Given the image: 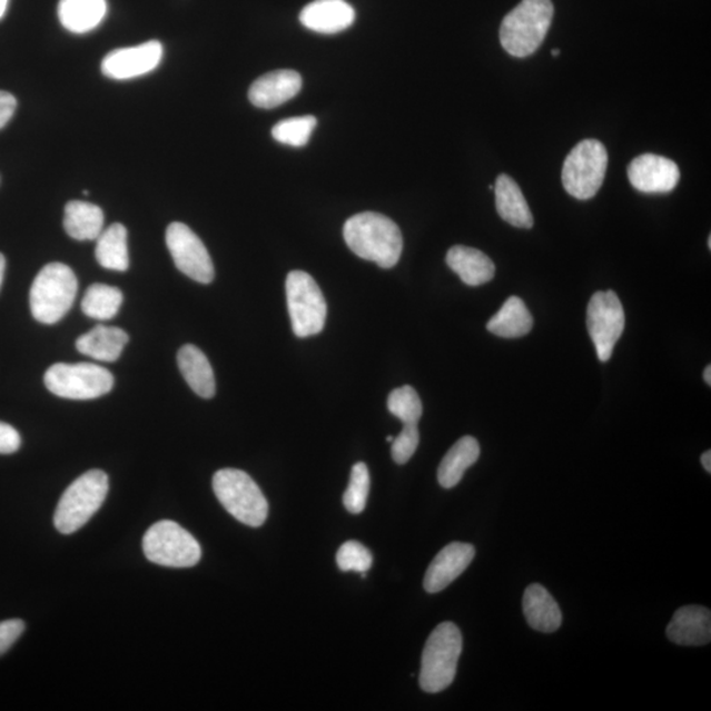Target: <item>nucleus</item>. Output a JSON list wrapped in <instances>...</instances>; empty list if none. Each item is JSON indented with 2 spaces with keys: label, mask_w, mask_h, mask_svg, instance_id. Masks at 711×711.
Instances as JSON below:
<instances>
[{
  "label": "nucleus",
  "mask_w": 711,
  "mask_h": 711,
  "mask_svg": "<svg viewBox=\"0 0 711 711\" xmlns=\"http://www.w3.org/2000/svg\"><path fill=\"white\" fill-rule=\"evenodd\" d=\"M387 408L404 425H418L423 415L419 394L412 386H402L391 393Z\"/></svg>",
  "instance_id": "obj_30"
},
{
  "label": "nucleus",
  "mask_w": 711,
  "mask_h": 711,
  "mask_svg": "<svg viewBox=\"0 0 711 711\" xmlns=\"http://www.w3.org/2000/svg\"><path fill=\"white\" fill-rule=\"evenodd\" d=\"M371 477L368 466L364 463L354 465L350 472L349 485L344 493L343 504L350 514L364 512L366 501H368Z\"/></svg>",
  "instance_id": "obj_32"
},
{
  "label": "nucleus",
  "mask_w": 711,
  "mask_h": 711,
  "mask_svg": "<svg viewBox=\"0 0 711 711\" xmlns=\"http://www.w3.org/2000/svg\"><path fill=\"white\" fill-rule=\"evenodd\" d=\"M474 555L476 550L472 544L454 542L445 545L428 566L423 581L425 591L431 594L444 591L468 569Z\"/></svg>",
  "instance_id": "obj_15"
},
{
  "label": "nucleus",
  "mask_w": 711,
  "mask_h": 711,
  "mask_svg": "<svg viewBox=\"0 0 711 711\" xmlns=\"http://www.w3.org/2000/svg\"><path fill=\"white\" fill-rule=\"evenodd\" d=\"M356 12L346 0H315L302 10L299 20L307 30L334 34L355 23Z\"/></svg>",
  "instance_id": "obj_17"
},
{
  "label": "nucleus",
  "mask_w": 711,
  "mask_h": 711,
  "mask_svg": "<svg viewBox=\"0 0 711 711\" xmlns=\"http://www.w3.org/2000/svg\"><path fill=\"white\" fill-rule=\"evenodd\" d=\"M128 342L129 336L125 329L99 325L79 336L76 347L79 354L99 362L113 363L118 361Z\"/></svg>",
  "instance_id": "obj_22"
},
{
  "label": "nucleus",
  "mask_w": 711,
  "mask_h": 711,
  "mask_svg": "<svg viewBox=\"0 0 711 711\" xmlns=\"http://www.w3.org/2000/svg\"><path fill=\"white\" fill-rule=\"evenodd\" d=\"M78 279L68 265L50 263L36 276L30 293L33 318L42 325H55L73 306Z\"/></svg>",
  "instance_id": "obj_4"
},
{
  "label": "nucleus",
  "mask_w": 711,
  "mask_h": 711,
  "mask_svg": "<svg viewBox=\"0 0 711 711\" xmlns=\"http://www.w3.org/2000/svg\"><path fill=\"white\" fill-rule=\"evenodd\" d=\"M17 98L10 95V92L0 90V129H2L17 110Z\"/></svg>",
  "instance_id": "obj_37"
},
{
  "label": "nucleus",
  "mask_w": 711,
  "mask_h": 711,
  "mask_svg": "<svg viewBox=\"0 0 711 711\" xmlns=\"http://www.w3.org/2000/svg\"><path fill=\"white\" fill-rule=\"evenodd\" d=\"M164 47L157 40L136 47L115 49L105 57L102 73L117 81L146 76L160 65Z\"/></svg>",
  "instance_id": "obj_13"
},
{
  "label": "nucleus",
  "mask_w": 711,
  "mask_h": 711,
  "mask_svg": "<svg viewBox=\"0 0 711 711\" xmlns=\"http://www.w3.org/2000/svg\"><path fill=\"white\" fill-rule=\"evenodd\" d=\"M109 476L92 470L78 477L62 494L55 513V526L63 535L76 533L95 515L109 493Z\"/></svg>",
  "instance_id": "obj_5"
},
{
  "label": "nucleus",
  "mask_w": 711,
  "mask_h": 711,
  "mask_svg": "<svg viewBox=\"0 0 711 711\" xmlns=\"http://www.w3.org/2000/svg\"><path fill=\"white\" fill-rule=\"evenodd\" d=\"M286 299L296 336L308 337L323 332L327 304L320 287L308 273L293 270L287 275Z\"/></svg>",
  "instance_id": "obj_8"
},
{
  "label": "nucleus",
  "mask_w": 711,
  "mask_h": 711,
  "mask_svg": "<svg viewBox=\"0 0 711 711\" xmlns=\"http://www.w3.org/2000/svg\"><path fill=\"white\" fill-rule=\"evenodd\" d=\"M632 188L645 194H666L677 189L680 181L678 164L670 158L645 154L629 165Z\"/></svg>",
  "instance_id": "obj_14"
},
{
  "label": "nucleus",
  "mask_w": 711,
  "mask_h": 711,
  "mask_svg": "<svg viewBox=\"0 0 711 711\" xmlns=\"http://www.w3.org/2000/svg\"><path fill=\"white\" fill-rule=\"evenodd\" d=\"M121 304H124V293L118 287L92 284L85 293L81 307L89 318L110 320L117 316Z\"/></svg>",
  "instance_id": "obj_29"
},
{
  "label": "nucleus",
  "mask_w": 711,
  "mask_h": 711,
  "mask_svg": "<svg viewBox=\"0 0 711 711\" xmlns=\"http://www.w3.org/2000/svg\"><path fill=\"white\" fill-rule=\"evenodd\" d=\"M448 267L468 286L491 283L495 276V265L490 256L476 248L455 246L445 257Z\"/></svg>",
  "instance_id": "obj_20"
},
{
  "label": "nucleus",
  "mask_w": 711,
  "mask_h": 711,
  "mask_svg": "<svg viewBox=\"0 0 711 711\" xmlns=\"http://www.w3.org/2000/svg\"><path fill=\"white\" fill-rule=\"evenodd\" d=\"M102 208L82 200H71L65 207L63 227L70 237L79 241L97 240L103 231Z\"/></svg>",
  "instance_id": "obj_25"
},
{
  "label": "nucleus",
  "mask_w": 711,
  "mask_h": 711,
  "mask_svg": "<svg viewBox=\"0 0 711 711\" xmlns=\"http://www.w3.org/2000/svg\"><path fill=\"white\" fill-rule=\"evenodd\" d=\"M26 624L21 620L0 622V656L4 655L23 634Z\"/></svg>",
  "instance_id": "obj_35"
},
{
  "label": "nucleus",
  "mask_w": 711,
  "mask_h": 711,
  "mask_svg": "<svg viewBox=\"0 0 711 711\" xmlns=\"http://www.w3.org/2000/svg\"><path fill=\"white\" fill-rule=\"evenodd\" d=\"M421 441L418 425H404V429L392 442V456L395 463L406 464L411 460Z\"/></svg>",
  "instance_id": "obj_34"
},
{
  "label": "nucleus",
  "mask_w": 711,
  "mask_h": 711,
  "mask_svg": "<svg viewBox=\"0 0 711 711\" xmlns=\"http://www.w3.org/2000/svg\"><path fill=\"white\" fill-rule=\"evenodd\" d=\"M666 636L672 643L687 645V648L709 644L711 641L710 610L699 605L679 609L668 624Z\"/></svg>",
  "instance_id": "obj_18"
},
{
  "label": "nucleus",
  "mask_w": 711,
  "mask_h": 711,
  "mask_svg": "<svg viewBox=\"0 0 711 711\" xmlns=\"http://www.w3.org/2000/svg\"><path fill=\"white\" fill-rule=\"evenodd\" d=\"M142 550L149 562L169 569H191L203 557L197 539L174 521L157 522L149 527Z\"/></svg>",
  "instance_id": "obj_7"
},
{
  "label": "nucleus",
  "mask_w": 711,
  "mask_h": 711,
  "mask_svg": "<svg viewBox=\"0 0 711 711\" xmlns=\"http://www.w3.org/2000/svg\"><path fill=\"white\" fill-rule=\"evenodd\" d=\"M463 636L455 623L443 622L427 639L422 653L419 685L426 693L445 691L454 682Z\"/></svg>",
  "instance_id": "obj_3"
},
{
  "label": "nucleus",
  "mask_w": 711,
  "mask_h": 711,
  "mask_svg": "<svg viewBox=\"0 0 711 711\" xmlns=\"http://www.w3.org/2000/svg\"><path fill=\"white\" fill-rule=\"evenodd\" d=\"M7 4H9V0H0V19H2L6 13Z\"/></svg>",
  "instance_id": "obj_41"
},
{
  "label": "nucleus",
  "mask_w": 711,
  "mask_h": 711,
  "mask_svg": "<svg viewBox=\"0 0 711 711\" xmlns=\"http://www.w3.org/2000/svg\"><path fill=\"white\" fill-rule=\"evenodd\" d=\"M21 437L9 423L0 422V455H11L20 448Z\"/></svg>",
  "instance_id": "obj_36"
},
{
  "label": "nucleus",
  "mask_w": 711,
  "mask_h": 711,
  "mask_svg": "<svg viewBox=\"0 0 711 711\" xmlns=\"http://www.w3.org/2000/svg\"><path fill=\"white\" fill-rule=\"evenodd\" d=\"M213 490L223 507L249 527H260L268 519L267 498L254 478L240 470H220L214 474Z\"/></svg>",
  "instance_id": "obj_6"
},
{
  "label": "nucleus",
  "mask_w": 711,
  "mask_h": 711,
  "mask_svg": "<svg viewBox=\"0 0 711 711\" xmlns=\"http://www.w3.org/2000/svg\"><path fill=\"white\" fill-rule=\"evenodd\" d=\"M553 12L551 0H522L502 21V47L519 59L535 53L550 31Z\"/></svg>",
  "instance_id": "obj_2"
},
{
  "label": "nucleus",
  "mask_w": 711,
  "mask_h": 711,
  "mask_svg": "<svg viewBox=\"0 0 711 711\" xmlns=\"http://www.w3.org/2000/svg\"><path fill=\"white\" fill-rule=\"evenodd\" d=\"M534 326L533 315L520 297H510L501 310L487 322V332L505 339L527 335Z\"/></svg>",
  "instance_id": "obj_27"
},
{
  "label": "nucleus",
  "mask_w": 711,
  "mask_h": 711,
  "mask_svg": "<svg viewBox=\"0 0 711 711\" xmlns=\"http://www.w3.org/2000/svg\"><path fill=\"white\" fill-rule=\"evenodd\" d=\"M523 613L530 628L539 632L551 634L562 628V610L547 589L541 584H531L524 592Z\"/></svg>",
  "instance_id": "obj_19"
},
{
  "label": "nucleus",
  "mask_w": 711,
  "mask_h": 711,
  "mask_svg": "<svg viewBox=\"0 0 711 711\" xmlns=\"http://www.w3.org/2000/svg\"><path fill=\"white\" fill-rule=\"evenodd\" d=\"M560 53H562V52H560V49H553L552 50V56L553 57H557V56H560Z\"/></svg>",
  "instance_id": "obj_42"
},
{
  "label": "nucleus",
  "mask_w": 711,
  "mask_h": 711,
  "mask_svg": "<svg viewBox=\"0 0 711 711\" xmlns=\"http://www.w3.org/2000/svg\"><path fill=\"white\" fill-rule=\"evenodd\" d=\"M708 246H709V249H711V237L710 236H709V240H708Z\"/></svg>",
  "instance_id": "obj_44"
},
{
  "label": "nucleus",
  "mask_w": 711,
  "mask_h": 711,
  "mask_svg": "<svg viewBox=\"0 0 711 711\" xmlns=\"http://www.w3.org/2000/svg\"><path fill=\"white\" fill-rule=\"evenodd\" d=\"M336 563L343 572H358L365 577L366 572L371 570L373 556L368 549L362 543L349 541L342 545L337 551Z\"/></svg>",
  "instance_id": "obj_33"
},
{
  "label": "nucleus",
  "mask_w": 711,
  "mask_h": 711,
  "mask_svg": "<svg viewBox=\"0 0 711 711\" xmlns=\"http://www.w3.org/2000/svg\"><path fill=\"white\" fill-rule=\"evenodd\" d=\"M6 271V258L2 254H0V286H2L3 278Z\"/></svg>",
  "instance_id": "obj_39"
},
{
  "label": "nucleus",
  "mask_w": 711,
  "mask_h": 711,
  "mask_svg": "<svg viewBox=\"0 0 711 711\" xmlns=\"http://www.w3.org/2000/svg\"><path fill=\"white\" fill-rule=\"evenodd\" d=\"M480 457V444L473 436H464L445 455L437 470V481L444 490H452L463 480L464 473Z\"/></svg>",
  "instance_id": "obj_26"
},
{
  "label": "nucleus",
  "mask_w": 711,
  "mask_h": 711,
  "mask_svg": "<svg viewBox=\"0 0 711 711\" xmlns=\"http://www.w3.org/2000/svg\"><path fill=\"white\" fill-rule=\"evenodd\" d=\"M494 191L495 207L502 219L516 228L529 229L534 226L533 213L520 185L512 177L501 175L495 181Z\"/></svg>",
  "instance_id": "obj_21"
},
{
  "label": "nucleus",
  "mask_w": 711,
  "mask_h": 711,
  "mask_svg": "<svg viewBox=\"0 0 711 711\" xmlns=\"http://www.w3.org/2000/svg\"><path fill=\"white\" fill-rule=\"evenodd\" d=\"M316 124L318 121L313 115L285 119L273 127L271 135L275 140L285 144V146L305 147L312 138Z\"/></svg>",
  "instance_id": "obj_31"
},
{
  "label": "nucleus",
  "mask_w": 711,
  "mask_h": 711,
  "mask_svg": "<svg viewBox=\"0 0 711 711\" xmlns=\"http://www.w3.org/2000/svg\"><path fill=\"white\" fill-rule=\"evenodd\" d=\"M96 257L100 267L126 271L129 268L128 233L120 223H115L98 236Z\"/></svg>",
  "instance_id": "obj_28"
},
{
  "label": "nucleus",
  "mask_w": 711,
  "mask_h": 711,
  "mask_svg": "<svg viewBox=\"0 0 711 711\" xmlns=\"http://www.w3.org/2000/svg\"><path fill=\"white\" fill-rule=\"evenodd\" d=\"M165 240L179 271L199 284L213 283L215 269L211 256L190 227L184 223H171Z\"/></svg>",
  "instance_id": "obj_12"
},
{
  "label": "nucleus",
  "mask_w": 711,
  "mask_h": 711,
  "mask_svg": "<svg viewBox=\"0 0 711 711\" xmlns=\"http://www.w3.org/2000/svg\"><path fill=\"white\" fill-rule=\"evenodd\" d=\"M386 441L392 443L394 441V437L393 436H387Z\"/></svg>",
  "instance_id": "obj_43"
},
{
  "label": "nucleus",
  "mask_w": 711,
  "mask_h": 711,
  "mask_svg": "<svg viewBox=\"0 0 711 711\" xmlns=\"http://www.w3.org/2000/svg\"><path fill=\"white\" fill-rule=\"evenodd\" d=\"M701 464L703 466V470H705L708 473H711V452L710 451H707L705 454H702Z\"/></svg>",
  "instance_id": "obj_38"
},
{
  "label": "nucleus",
  "mask_w": 711,
  "mask_h": 711,
  "mask_svg": "<svg viewBox=\"0 0 711 711\" xmlns=\"http://www.w3.org/2000/svg\"><path fill=\"white\" fill-rule=\"evenodd\" d=\"M343 235L352 253L383 269L395 267L404 249L399 227L383 214L354 215L344 225Z\"/></svg>",
  "instance_id": "obj_1"
},
{
  "label": "nucleus",
  "mask_w": 711,
  "mask_h": 711,
  "mask_svg": "<svg viewBox=\"0 0 711 711\" xmlns=\"http://www.w3.org/2000/svg\"><path fill=\"white\" fill-rule=\"evenodd\" d=\"M177 363L194 393L205 399L214 397L217 384H215L213 366L203 350L192 344H186L178 350Z\"/></svg>",
  "instance_id": "obj_23"
},
{
  "label": "nucleus",
  "mask_w": 711,
  "mask_h": 711,
  "mask_svg": "<svg viewBox=\"0 0 711 711\" xmlns=\"http://www.w3.org/2000/svg\"><path fill=\"white\" fill-rule=\"evenodd\" d=\"M46 386L57 397L86 401L102 397L113 387L110 371L90 363L53 364L46 373Z\"/></svg>",
  "instance_id": "obj_10"
},
{
  "label": "nucleus",
  "mask_w": 711,
  "mask_h": 711,
  "mask_svg": "<svg viewBox=\"0 0 711 711\" xmlns=\"http://www.w3.org/2000/svg\"><path fill=\"white\" fill-rule=\"evenodd\" d=\"M586 323L600 362H609L626 323L621 299L613 290L598 292L589 300Z\"/></svg>",
  "instance_id": "obj_11"
},
{
  "label": "nucleus",
  "mask_w": 711,
  "mask_h": 711,
  "mask_svg": "<svg viewBox=\"0 0 711 711\" xmlns=\"http://www.w3.org/2000/svg\"><path fill=\"white\" fill-rule=\"evenodd\" d=\"M57 12L65 30L82 34L102 23L107 3L106 0H60Z\"/></svg>",
  "instance_id": "obj_24"
},
{
  "label": "nucleus",
  "mask_w": 711,
  "mask_h": 711,
  "mask_svg": "<svg viewBox=\"0 0 711 711\" xmlns=\"http://www.w3.org/2000/svg\"><path fill=\"white\" fill-rule=\"evenodd\" d=\"M608 164V150L601 141L589 139L579 142L564 161V189L580 200L593 198L605 179Z\"/></svg>",
  "instance_id": "obj_9"
},
{
  "label": "nucleus",
  "mask_w": 711,
  "mask_h": 711,
  "mask_svg": "<svg viewBox=\"0 0 711 711\" xmlns=\"http://www.w3.org/2000/svg\"><path fill=\"white\" fill-rule=\"evenodd\" d=\"M703 379L708 385H711V366L708 365L705 372H703Z\"/></svg>",
  "instance_id": "obj_40"
},
{
  "label": "nucleus",
  "mask_w": 711,
  "mask_h": 711,
  "mask_svg": "<svg viewBox=\"0 0 711 711\" xmlns=\"http://www.w3.org/2000/svg\"><path fill=\"white\" fill-rule=\"evenodd\" d=\"M302 89V77L297 71L283 69L257 78L250 86V103L258 109L270 110L287 102Z\"/></svg>",
  "instance_id": "obj_16"
}]
</instances>
